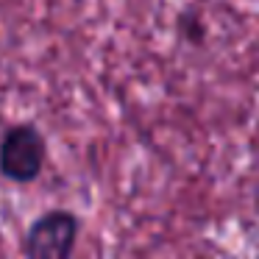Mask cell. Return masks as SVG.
Returning <instances> with one entry per match:
<instances>
[{"mask_svg": "<svg viewBox=\"0 0 259 259\" xmlns=\"http://www.w3.org/2000/svg\"><path fill=\"white\" fill-rule=\"evenodd\" d=\"M48 140L34 123H14L0 137V176L12 184H34L45 173Z\"/></svg>", "mask_w": 259, "mask_h": 259, "instance_id": "1", "label": "cell"}, {"mask_svg": "<svg viewBox=\"0 0 259 259\" xmlns=\"http://www.w3.org/2000/svg\"><path fill=\"white\" fill-rule=\"evenodd\" d=\"M81 218L70 209L36 214L23 234V259H75Z\"/></svg>", "mask_w": 259, "mask_h": 259, "instance_id": "2", "label": "cell"}]
</instances>
